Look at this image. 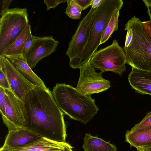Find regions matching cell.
I'll return each instance as SVG.
<instances>
[{"label": "cell", "instance_id": "obj_19", "mask_svg": "<svg viewBox=\"0 0 151 151\" xmlns=\"http://www.w3.org/2000/svg\"><path fill=\"white\" fill-rule=\"evenodd\" d=\"M120 10L116 11L112 15L102 35L100 45L104 43L112 33L118 29L119 17Z\"/></svg>", "mask_w": 151, "mask_h": 151}, {"label": "cell", "instance_id": "obj_13", "mask_svg": "<svg viewBox=\"0 0 151 151\" xmlns=\"http://www.w3.org/2000/svg\"><path fill=\"white\" fill-rule=\"evenodd\" d=\"M41 138L27 127L9 131L2 149L14 148L27 145Z\"/></svg>", "mask_w": 151, "mask_h": 151}, {"label": "cell", "instance_id": "obj_14", "mask_svg": "<svg viewBox=\"0 0 151 151\" xmlns=\"http://www.w3.org/2000/svg\"><path fill=\"white\" fill-rule=\"evenodd\" d=\"M128 80L132 88L136 93L151 95V71L132 68Z\"/></svg>", "mask_w": 151, "mask_h": 151}, {"label": "cell", "instance_id": "obj_25", "mask_svg": "<svg viewBox=\"0 0 151 151\" xmlns=\"http://www.w3.org/2000/svg\"><path fill=\"white\" fill-rule=\"evenodd\" d=\"M0 87L4 89L11 90L9 81L4 71L1 69H0Z\"/></svg>", "mask_w": 151, "mask_h": 151}, {"label": "cell", "instance_id": "obj_33", "mask_svg": "<svg viewBox=\"0 0 151 151\" xmlns=\"http://www.w3.org/2000/svg\"><path fill=\"white\" fill-rule=\"evenodd\" d=\"M143 1L145 5H149L151 6V0H143Z\"/></svg>", "mask_w": 151, "mask_h": 151}, {"label": "cell", "instance_id": "obj_3", "mask_svg": "<svg viewBox=\"0 0 151 151\" xmlns=\"http://www.w3.org/2000/svg\"><path fill=\"white\" fill-rule=\"evenodd\" d=\"M123 4L122 0H103L94 9L90 22V33L87 43L82 52L69 61L73 69L79 68L90 61L100 45L103 33L113 14L120 10Z\"/></svg>", "mask_w": 151, "mask_h": 151}, {"label": "cell", "instance_id": "obj_1", "mask_svg": "<svg viewBox=\"0 0 151 151\" xmlns=\"http://www.w3.org/2000/svg\"><path fill=\"white\" fill-rule=\"evenodd\" d=\"M26 105L28 114L26 127L41 137L66 143L64 113L49 89L35 86Z\"/></svg>", "mask_w": 151, "mask_h": 151}, {"label": "cell", "instance_id": "obj_30", "mask_svg": "<svg viewBox=\"0 0 151 151\" xmlns=\"http://www.w3.org/2000/svg\"><path fill=\"white\" fill-rule=\"evenodd\" d=\"M103 0H92L91 1V7L95 9L98 7L101 4Z\"/></svg>", "mask_w": 151, "mask_h": 151}, {"label": "cell", "instance_id": "obj_17", "mask_svg": "<svg viewBox=\"0 0 151 151\" xmlns=\"http://www.w3.org/2000/svg\"><path fill=\"white\" fill-rule=\"evenodd\" d=\"M125 142L136 148L151 144V129L140 132L127 131Z\"/></svg>", "mask_w": 151, "mask_h": 151}, {"label": "cell", "instance_id": "obj_31", "mask_svg": "<svg viewBox=\"0 0 151 151\" xmlns=\"http://www.w3.org/2000/svg\"><path fill=\"white\" fill-rule=\"evenodd\" d=\"M137 148L142 151H151V144Z\"/></svg>", "mask_w": 151, "mask_h": 151}, {"label": "cell", "instance_id": "obj_11", "mask_svg": "<svg viewBox=\"0 0 151 151\" xmlns=\"http://www.w3.org/2000/svg\"><path fill=\"white\" fill-rule=\"evenodd\" d=\"M59 42L52 36L37 37L26 58L29 67L32 69L34 68L41 60L55 52Z\"/></svg>", "mask_w": 151, "mask_h": 151}, {"label": "cell", "instance_id": "obj_8", "mask_svg": "<svg viewBox=\"0 0 151 151\" xmlns=\"http://www.w3.org/2000/svg\"><path fill=\"white\" fill-rule=\"evenodd\" d=\"M80 69V76L76 88L83 94L90 96L105 91L110 87V82L103 78L101 73L96 71L90 61Z\"/></svg>", "mask_w": 151, "mask_h": 151}, {"label": "cell", "instance_id": "obj_18", "mask_svg": "<svg viewBox=\"0 0 151 151\" xmlns=\"http://www.w3.org/2000/svg\"><path fill=\"white\" fill-rule=\"evenodd\" d=\"M31 26L28 24L22 32L6 51L5 57L21 55L29 32Z\"/></svg>", "mask_w": 151, "mask_h": 151}, {"label": "cell", "instance_id": "obj_36", "mask_svg": "<svg viewBox=\"0 0 151 151\" xmlns=\"http://www.w3.org/2000/svg\"><path fill=\"white\" fill-rule=\"evenodd\" d=\"M0 151H1V150H0Z\"/></svg>", "mask_w": 151, "mask_h": 151}, {"label": "cell", "instance_id": "obj_34", "mask_svg": "<svg viewBox=\"0 0 151 151\" xmlns=\"http://www.w3.org/2000/svg\"><path fill=\"white\" fill-rule=\"evenodd\" d=\"M137 150V151H142L139 148H136Z\"/></svg>", "mask_w": 151, "mask_h": 151}, {"label": "cell", "instance_id": "obj_22", "mask_svg": "<svg viewBox=\"0 0 151 151\" xmlns=\"http://www.w3.org/2000/svg\"><path fill=\"white\" fill-rule=\"evenodd\" d=\"M37 38V37L32 34L31 31L28 35L22 54L26 60L28 54L36 40Z\"/></svg>", "mask_w": 151, "mask_h": 151}, {"label": "cell", "instance_id": "obj_23", "mask_svg": "<svg viewBox=\"0 0 151 151\" xmlns=\"http://www.w3.org/2000/svg\"><path fill=\"white\" fill-rule=\"evenodd\" d=\"M5 95V89L0 87V110L2 118L6 116Z\"/></svg>", "mask_w": 151, "mask_h": 151}, {"label": "cell", "instance_id": "obj_4", "mask_svg": "<svg viewBox=\"0 0 151 151\" xmlns=\"http://www.w3.org/2000/svg\"><path fill=\"white\" fill-rule=\"evenodd\" d=\"M127 23L132 29L133 37L124 50L126 64L132 68L151 71V42L143 31L141 21L134 15Z\"/></svg>", "mask_w": 151, "mask_h": 151}, {"label": "cell", "instance_id": "obj_16", "mask_svg": "<svg viewBox=\"0 0 151 151\" xmlns=\"http://www.w3.org/2000/svg\"><path fill=\"white\" fill-rule=\"evenodd\" d=\"M83 139L84 151H117L115 145L89 134H86Z\"/></svg>", "mask_w": 151, "mask_h": 151}, {"label": "cell", "instance_id": "obj_12", "mask_svg": "<svg viewBox=\"0 0 151 151\" xmlns=\"http://www.w3.org/2000/svg\"><path fill=\"white\" fill-rule=\"evenodd\" d=\"M73 147L69 144L60 143L47 139H40L22 146L2 149L1 151H65Z\"/></svg>", "mask_w": 151, "mask_h": 151}, {"label": "cell", "instance_id": "obj_27", "mask_svg": "<svg viewBox=\"0 0 151 151\" xmlns=\"http://www.w3.org/2000/svg\"><path fill=\"white\" fill-rule=\"evenodd\" d=\"M44 1L46 5V10L47 11L51 8L54 9L61 3L66 2V0H45Z\"/></svg>", "mask_w": 151, "mask_h": 151}, {"label": "cell", "instance_id": "obj_28", "mask_svg": "<svg viewBox=\"0 0 151 151\" xmlns=\"http://www.w3.org/2000/svg\"><path fill=\"white\" fill-rule=\"evenodd\" d=\"M81 7L83 10L86 9L91 5L92 0H74Z\"/></svg>", "mask_w": 151, "mask_h": 151}, {"label": "cell", "instance_id": "obj_26", "mask_svg": "<svg viewBox=\"0 0 151 151\" xmlns=\"http://www.w3.org/2000/svg\"><path fill=\"white\" fill-rule=\"evenodd\" d=\"M141 25L145 35L151 42V20L141 21Z\"/></svg>", "mask_w": 151, "mask_h": 151}, {"label": "cell", "instance_id": "obj_9", "mask_svg": "<svg viewBox=\"0 0 151 151\" xmlns=\"http://www.w3.org/2000/svg\"><path fill=\"white\" fill-rule=\"evenodd\" d=\"M0 69L4 71L12 92L26 104L35 86L25 78L5 56L3 64L0 65Z\"/></svg>", "mask_w": 151, "mask_h": 151}, {"label": "cell", "instance_id": "obj_6", "mask_svg": "<svg viewBox=\"0 0 151 151\" xmlns=\"http://www.w3.org/2000/svg\"><path fill=\"white\" fill-rule=\"evenodd\" d=\"M90 63L101 73L110 71L121 76L126 70L125 51L116 40L110 45L96 51Z\"/></svg>", "mask_w": 151, "mask_h": 151}, {"label": "cell", "instance_id": "obj_7", "mask_svg": "<svg viewBox=\"0 0 151 151\" xmlns=\"http://www.w3.org/2000/svg\"><path fill=\"white\" fill-rule=\"evenodd\" d=\"M6 116L2 118L9 131L26 127L28 123L26 104L18 98L11 90L5 89Z\"/></svg>", "mask_w": 151, "mask_h": 151}, {"label": "cell", "instance_id": "obj_2", "mask_svg": "<svg viewBox=\"0 0 151 151\" xmlns=\"http://www.w3.org/2000/svg\"><path fill=\"white\" fill-rule=\"evenodd\" d=\"M52 93L64 114L84 124L92 120L99 110L95 100L90 96L83 94L71 85L57 83Z\"/></svg>", "mask_w": 151, "mask_h": 151}, {"label": "cell", "instance_id": "obj_24", "mask_svg": "<svg viewBox=\"0 0 151 151\" xmlns=\"http://www.w3.org/2000/svg\"><path fill=\"white\" fill-rule=\"evenodd\" d=\"M124 30L127 31V32L124 46L123 48L124 50H125L129 46L133 37V32L132 29L127 23L125 25Z\"/></svg>", "mask_w": 151, "mask_h": 151}, {"label": "cell", "instance_id": "obj_20", "mask_svg": "<svg viewBox=\"0 0 151 151\" xmlns=\"http://www.w3.org/2000/svg\"><path fill=\"white\" fill-rule=\"evenodd\" d=\"M66 2L67 5L65 11L66 14L73 19H80L83 10L81 7L74 0H66Z\"/></svg>", "mask_w": 151, "mask_h": 151}, {"label": "cell", "instance_id": "obj_35", "mask_svg": "<svg viewBox=\"0 0 151 151\" xmlns=\"http://www.w3.org/2000/svg\"><path fill=\"white\" fill-rule=\"evenodd\" d=\"M65 151H73L72 150V149H71L67 150Z\"/></svg>", "mask_w": 151, "mask_h": 151}, {"label": "cell", "instance_id": "obj_32", "mask_svg": "<svg viewBox=\"0 0 151 151\" xmlns=\"http://www.w3.org/2000/svg\"><path fill=\"white\" fill-rule=\"evenodd\" d=\"M147 9V12L149 16L150 20H151V6L145 5Z\"/></svg>", "mask_w": 151, "mask_h": 151}, {"label": "cell", "instance_id": "obj_21", "mask_svg": "<svg viewBox=\"0 0 151 151\" xmlns=\"http://www.w3.org/2000/svg\"><path fill=\"white\" fill-rule=\"evenodd\" d=\"M151 129V111L147 113L144 118L136 124L130 130L132 132H140Z\"/></svg>", "mask_w": 151, "mask_h": 151}, {"label": "cell", "instance_id": "obj_29", "mask_svg": "<svg viewBox=\"0 0 151 151\" xmlns=\"http://www.w3.org/2000/svg\"><path fill=\"white\" fill-rule=\"evenodd\" d=\"M12 0H3L2 2V7L0 13L1 16L7 10L9 9V6Z\"/></svg>", "mask_w": 151, "mask_h": 151}, {"label": "cell", "instance_id": "obj_15", "mask_svg": "<svg viewBox=\"0 0 151 151\" xmlns=\"http://www.w3.org/2000/svg\"><path fill=\"white\" fill-rule=\"evenodd\" d=\"M11 62L19 73L35 86L45 89V83L32 70L27 63L25 58L22 54L5 57Z\"/></svg>", "mask_w": 151, "mask_h": 151}, {"label": "cell", "instance_id": "obj_5", "mask_svg": "<svg viewBox=\"0 0 151 151\" xmlns=\"http://www.w3.org/2000/svg\"><path fill=\"white\" fill-rule=\"evenodd\" d=\"M27 9L16 7L9 9L0 19V56L5 53L11 45L29 24Z\"/></svg>", "mask_w": 151, "mask_h": 151}, {"label": "cell", "instance_id": "obj_10", "mask_svg": "<svg viewBox=\"0 0 151 151\" xmlns=\"http://www.w3.org/2000/svg\"><path fill=\"white\" fill-rule=\"evenodd\" d=\"M94 9L91 7L88 14L80 22L69 43L66 54L70 60L81 52L87 43L90 33V22Z\"/></svg>", "mask_w": 151, "mask_h": 151}]
</instances>
